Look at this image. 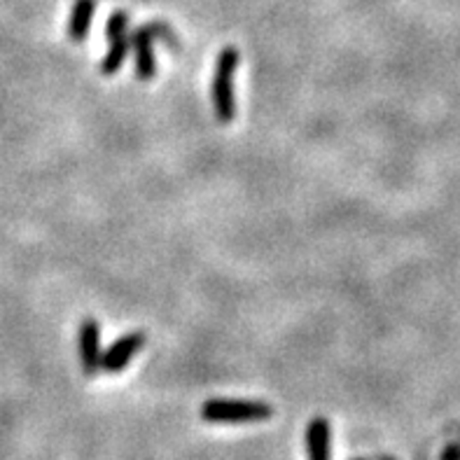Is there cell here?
Masks as SVG:
<instances>
[{
  "mask_svg": "<svg viewBox=\"0 0 460 460\" xmlns=\"http://www.w3.org/2000/svg\"><path fill=\"white\" fill-rule=\"evenodd\" d=\"M241 54L236 47L227 45L217 54L213 82H210V101L217 122L229 124L236 117V99H234V73L239 70Z\"/></svg>",
  "mask_w": 460,
  "mask_h": 460,
  "instance_id": "6da1fadb",
  "label": "cell"
},
{
  "mask_svg": "<svg viewBox=\"0 0 460 460\" xmlns=\"http://www.w3.org/2000/svg\"><path fill=\"white\" fill-rule=\"evenodd\" d=\"M274 416V407L260 400L216 397L201 404V419L208 423H262Z\"/></svg>",
  "mask_w": 460,
  "mask_h": 460,
  "instance_id": "7a4b0ae2",
  "label": "cell"
},
{
  "mask_svg": "<svg viewBox=\"0 0 460 460\" xmlns=\"http://www.w3.org/2000/svg\"><path fill=\"white\" fill-rule=\"evenodd\" d=\"M147 344V337L143 332H127L119 337L108 350L101 356V372L119 374L127 369V365L138 356V350Z\"/></svg>",
  "mask_w": 460,
  "mask_h": 460,
  "instance_id": "3957f363",
  "label": "cell"
},
{
  "mask_svg": "<svg viewBox=\"0 0 460 460\" xmlns=\"http://www.w3.org/2000/svg\"><path fill=\"white\" fill-rule=\"evenodd\" d=\"M77 350H80L82 372L87 376H96L101 372V327L93 318H84L77 330Z\"/></svg>",
  "mask_w": 460,
  "mask_h": 460,
  "instance_id": "277c9868",
  "label": "cell"
},
{
  "mask_svg": "<svg viewBox=\"0 0 460 460\" xmlns=\"http://www.w3.org/2000/svg\"><path fill=\"white\" fill-rule=\"evenodd\" d=\"M155 26H143L131 35V49L136 58V77L140 82H150L157 73V61L152 52V38H155Z\"/></svg>",
  "mask_w": 460,
  "mask_h": 460,
  "instance_id": "5b68a950",
  "label": "cell"
},
{
  "mask_svg": "<svg viewBox=\"0 0 460 460\" xmlns=\"http://www.w3.org/2000/svg\"><path fill=\"white\" fill-rule=\"evenodd\" d=\"M306 456L309 460H332V428L323 416L311 419L306 426Z\"/></svg>",
  "mask_w": 460,
  "mask_h": 460,
  "instance_id": "8992f818",
  "label": "cell"
},
{
  "mask_svg": "<svg viewBox=\"0 0 460 460\" xmlns=\"http://www.w3.org/2000/svg\"><path fill=\"white\" fill-rule=\"evenodd\" d=\"M96 14V0H75L68 19V38L73 42H84Z\"/></svg>",
  "mask_w": 460,
  "mask_h": 460,
  "instance_id": "52a82bcc",
  "label": "cell"
},
{
  "mask_svg": "<svg viewBox=\"0 0 460 460\" xmlns=\"http://www.w3.org/2000/svg\"><path fill=\"white\" fill-rule=\"evenodd\" d=\"M128 54H131V38L124 35L119 40H112L111 47H108V52H105L103 61H101V73H103L105 77L117 75V73L122 70Z\"/></svg>",
  "mask_w": 460,
  "mask_h": 460,
  "instance_id": "ba28073f",
  "label": "cell"
},
{
  "mask_svg": "<svg viewBox=\"0 0 460 460\" xmlns=\"http://www.w3.org/2000/svg\"><path fill=\"white\" fill-rule=\"evenodd\" d=\"M128 31V14L122 10L112 12L111 19L105 22V40L112 42V40H119L124 38Z\"/></svg>",
  "mask_w": 460,
  "mask_h": 460,
  "instance_id": "9c48e42d",
  "label": "cell"
},
{
  "mask_svg": "<svg viewBox=\"0 0 460 460\" xmlns=\"http://www.w3.org/2000/svg\"><path fill=\"white\" fill-rule=\"evenodd\" d=\"M439 460H460V442H451L449 447L442 451Z\"/></svg>",
  "mask_w": 460,
  "mask_h": 460,
  "instance_id": "30bf717a",
  "label": "cell"
},
{
  "mask_svg": "<svg viewBox=\"0 0 460 460\" xmlns=\"http://www.w3.org/2000/svg\"><path fill=\"white\" fill-rule=\"evenodd\" d=\"M376 460H395V458H391V456H379Z\"/></svg>",
  "mask_w": 460,
  "mask_h": 460,
  "instance_id": "8fae6325",
  "label": "cell"
},
{
  "mask_svg": "<svg viewBox=\"0 0 460 460\" xmlns=\"http://www.w3.org/2000/svg\"><path fill=\"white\" fill-rule=\"evenodd\" d=\"M353 460H367V458H353Z\"/></svg>",
  "mask_w": 460,
  "mask_h": 460,
  "instance_id": "7c38bea8",
  "label": "cell"
}]
</instances>
